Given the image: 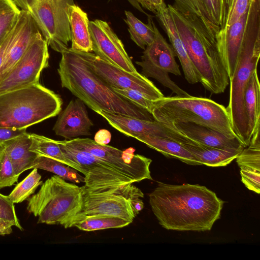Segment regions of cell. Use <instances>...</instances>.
<instances>
[{
  "label": "cell",
  "mask_w": 260,
  "mask_h": 260,
  "mask_svg": "<svg viewBox=\"0 0 260 260\" xmlns=\"http://www.w3.org/2000/svg\"><path fill=\"white\" fill-rule=\"evenodd\" d=\"M149 203L159 224L168 230L210 231L220 218L224 202L206 186L157 182Z\"/></svg>",
  "instance_id": "cell-1"
},
{
  "label": "cell",
  "mask_w": 260,
  "mask_h": 260,
  "mask_svg": "<svg viewBox=\"0 0 260 260\" xmlns=\"http://www.w3.org/2000/svg\"><path fill=\"white\" fill-rule=\"evenodd\" d=\"M61 54L57 72L61 86L93 111L154 120L147 111L116 93L92 72L76 50L68 48Z\"/></svg>",
  "instance_id": "cell-2"
},
{
  "label": "cell",
  "mask_w": 260,
  "mask_h": 260,
  "mask_svg": "<svg viewBox=\"0 0 260 260\" xmlns=\"http://www.w3.org/2000/svg\"><path fill=\"white\" fill-rule=\"evenodd\" d=\"M260 57V0H252L248 10L242 43L234 70L230 80V99L226 109L233 129L244 147L251 138L244 104L246 86L257 70Z\"/></svg>",
  "instance_id": "cell-3"
},
{
  "label": "cell",
  "mask_w": 260,
  "mask_h": 260,
  "mask_svg": "<svg viewBox=\"0 0 260 260\" xmlns=\"http://www.w3.org/2000/svg\"><path fill=\"white\" fill-rule=\"evenodd\" d=\"M178 32L200 78L212 94L224 92L229 77L218 52L216 41L195 20L167 6Z\"/></svg>",
  "instance_id": "cell-4"
},
{
  "label": "cell",
  "mask_w": 260,
  "mask_h": 260,
  "mask_svg": "<svg viewBox=\"0 0 260 260\" xmlns=\"http://www.w3.org/2000/svg\"><path fill=\"white\" fill-rule=\"evenodd\" d=\"M59 95L39 83L0 94V127L26 128L59 113Z\"/></svg>",
  "instance_id": "cell-5"
},
{
  "label": "cell",
  "mask_w": 260,
  "mask_h": 260,
  "mask_svg": "<svg viewBox=\"0 0 260 260\" xmlns=\"http://www.w3.org/2000/svg\"><path fill=\"white\" fill-rule=\"evenodd\" d=\"M151 114L164 125L192 123L217 131L231 139H238L226 108L209 99L164 96L155 103Z\"/></svg>",
  "instance_id": "cell-6"
},
{
  "label": "cell",
  "mask_w": 260,
  "mask_h": 260,
  "mask_svg": "<svg viewBox=\"0 0 260 260\" xmlns=\"http://www.w3.org/2000/svg\"><path fill=\"white\" fill-rule=\"evenodd\" d=\"M83 208L82 187L55 175L42 184L37 193L27 199L26 209L38 217V223L60 224L67 229Z\"/></svg>",
  "instance_id": "cell-7"
},
{
  "label": "cell",
  "mask_w": 260,
  "mask_h": 260,
  "mask_svg": "<svg viewBox=\"0 0 260 260\" xmlns=\"http://www.w3.org/2000/svg\"><path fill=\"white\" fill-rule=\"evenodd\" d=\"M20 10L28 12L36 23L48 45L61 53L69 48L71 34L69 6L74 0H13Z\"/></svg>",
  "instance_id": "cell-8"
},
{
  "label": "cell",
  "mask_w": 260,
  "mask_h": 260,
  "mask_svg": "<svg viewBox=\"0 0 260 260\" xmlns=\"http://www.w3.org/2000/svg\"><path fill=\"white\" fill-rule=\"evenodd\" d=\"M64 142L98 157L129 178L134 183L152 179L149 169L152 160L143 155L135 154V150L132 147L123 151L107 144H99L89 138H77Z\"/></svg>",
  "instance_id": "cell-9"
},
{
  "label": "cell",
  "mask_w": 260,
  "mask_h": 260,
  "mask_svg": "<svg viewBox=\"0 0 260 260\" xmlns=\"http://www.w3.org/2000/svg\"><path fill=\"white\" fill-rule=\"evenodd\" d=\"M82 214L113 216L131 223L138 215L134 204L144 197L142 191L133 183L111 187L100 192H88L82 187Z\"/></svg>",
  "instance_id": "cell-10"
},
{
  "label": "cell",
  "mask_w": 260,
  "mask_h": 260,
  "mask_svg": "<svg viewBox=\"0 0 260 260\" xmlns=\"http://www.w3.org/2000/svg\"><path fill=\"white\" fill-rule=\"evenodd\" d=\"M155 37L153 41L144 49L141 60L136 63L142 68L146 77L155 79L177 96L188 97L190 95L180 88L169 76V74L180 76L179 65L175 59L173 49L166 41L153 23Z\"/></svg>",
  "instance_id": "cell-11"
},
{
  "label": "cell",
  "mask_w": 260,
  "mask_h": 260,
  "mask_svg": "<svg viewBox=\"0 0 260 260\" xmlns=\"http://www.w3.org/2000/svg\"><path fill=\"white\" fill-rule=\"evenodd\" d=\"M66 157L77 164L84 175L86 191L100 192L111 187L133 183V181L90 153L58 141Z\"/></svg>",
  "instance_id": "cell-12"
},
{
  "label": "cell",
  "mask_w": 260,
  "mask_h": 260,
  "mask_svg": "<svg viewBox=\"0 0 260 260\" xmlns=\"http://www.w3.org/2000/svg\"><path fill=\"white\" fill-rule=\"evenodd\" d=\"M76 51L92 72L112 88L135 90L155 102L165 96L153 83L143 75L125 71L92 52Z\"/></svg>",
  "instance_id": "cell-13"
},
{
  "label": "cell",
  "mask_w": 260,
  "mask_h": 260,
  "mask_svg": "<svg viewBox=\"0 0 260 260\" xmlns=\"http://www.w3.org/2000/svg\"><path fill=\"white\" fill-rule=\"evenodd\" d=\"M47 41L39 32L27 51L0 82V94L39 83L42 70L48 67Z\"/></svg>",
  "instance_id": "cell-14"
},
{
  "label": "cell",
  "mask_w": 260,
  "mask_h": 260,
  "mask_svg": "<svg viewBox=\"0 0 260 260\" xmlns=\"http://www.w3.org/2000/svg\"><path fill=\"white\" fill-rule=\"evenodd\" d=\"M94 53L102 59L131 73H138L121 41L105 21L89 22Z\"/></svg>",
  "instance_id": "cell-15"
},
{
  "label": "cell",
  "mask_w": 260,
  "mask_h": 260,
  "mask_svg": "<svg viewBox=\"0 0 260 260\" xmlns=\"http://www.w3.org/2000/svg\"><path fill=\"white\" fill-rule=\"evenodd\" d=\"M96 113L105 119L113 127L127 137L134 138L138 135H148L170 139L181 144L196 143L180 132L155 120L141 119L104 111H98Z\"/></svg>",
  "instance_id": "cell-16"
},
{
  "label": "cell",
  "mask_w": 260,
  "mask_h": 260,
  "mask_svg": "<svg viewBox=\"0 0 260 260\" xmlns=\"http://www.w3.org/2000/svg\"><path fill=\"white\" fill-rule=\"evenodd\" d=\"M40 31L31 15L21 10L7 44L1 69L0 82L22 57Z\"/></svg>",
  "instance_id": "cell-17"
},
{
  "label": "cell",
  "mask_w": 260,
  "mask_h": 260,
  "mask_svg": "<svg viewBox=\"0 0 260 260\" xmlns=\"http://www.w3.org/2000/svg\"><path fill=\"white\" fill-rule=\"evenodd\" d=\"M172 6L198 22L213 38L223 25V0H173Z\"/></svg>",
  "instance_id": "cell-18"
},
{
  "label": "cell",
  "mask_w": 260,
  "mask_h": 260,
  "mask_svg": "<svg viewBox=\"0 0 260 260\" xmlns=\"http://www.w3.org/2000/svg\"><path fill=\"white\" fill-rule=\"evenodd\" d=\"M93 125L85 104L77 98L71 101L60 113L53 130L56 135L70 140L81 136L90 135Z\"/></svg>",
  "instance_id": "cell-19"
},
{
  "label": "cell",
  "mask_w": 260,
  "mask_h": 260,
  "mask_svg": "<svg viewBox=\"0 0 260 260\" xmlns=\"http://www.w3.org/2000/svg\"><path fill=\"white\" fill-rule=\"evenodd\" d=\"M248 12V10L236 22L221 29L216 38L217 49L229 79L234 72Z\"/></svg>",
  "instance_id": "cell-20"
},
{
  "label": "cell",
  "mask_w": 260,
  "mask_h": 260,
  "mask_svg": "<svg viewBox=\"0 0 260 260\" xmlns=\"http://www.w3.org/2000/svg\"><path fill=\"white\" fill-rule=\"evenodd\" d=\"M163 125L202 146L224 150H243L245 148L239 139H231L217 131L200 125L182 122Z\"/></svg>",
  "instance_id": "cell-21"
},
{
  "label": "cell",
  "mask_w": 260,
  "mask_h": 260,
  "mask_svg": "<svg viewBox=\"0 0 260 260\" xmlns=\"http://www.w3.org/2000/svg\"><path fill=\"white\" fill-rule=\"evenodd\" d=\"M156 16L168 36L175 55L179 59L185 79L190 84L200 82L199 76L178 32L168 7Z\"/></svg>",
  "instance_id": "cell-22"
},
{
  "label": "cell",
  "mask_w": 260,
  "mask_h": 260,
  "mask_svg": "<svg viewBox=\"0 0 260 260\" xmlns=\"http://www.w3.org/2000/svg\"><path fill=\"white\" fill-rule=\"evenodd\" d=\"M69 20L71 29V48L85 52L93 51L87 14L75 4L69 6Z\"/></svg>",
  "instance_id": "cell-23"
},
{
  "label": "cell",
  "mask_w": 260,
  "mask_h": 260,
  "mask_svg": "<svg viewBox=\"0 0 260 260\" xmlns=\"http://www.w3.org/2000/svg\"><path fill=\"white\" fill-rule=\"evenodd\" d=\"M134 138L166 157L177 159L190 165H199L192 154L177 141L148 135H138Z\"/></svg>",
  "instance_id": "cell-24"
},
{
  "label": "cell",
  "mask_w": 260,
  "mask_h": 260,
  "mask_svg": "<svg viewBox=\"0 0 260 260\" xmlns=\"http://www.w3.org/2000/svg\"><path fill=\"white\" fill-rule=\"evenodd\" d=\"M196 158L199 165L224 167L230 164L242 150H224L201 145L182 144Z\"/></svg>",
  "instance_id": "cell-25"
},
{
  "label": "cell",
  "mask_w": 260,
  "mask_h": 260,
  "mask_svg": "<svg viewBox=\"0 0 260 260\" xmlns=\"http://www.w3.org/2000/svg\"><path fill=\"white\" fill-rule=\"evenodd\" d=\"M31 144L29 134L14 139L5 145L16 174L30 169L38 154L29 150Z\"/></svg>",
  "instance_id": "cell-26"
},
{
  "label": "cell",
  "mask_w": 260,
  "mask_h": 260,
  "mask_svg": "<svg viewBox=\"0 0 260 260\" xmlns=\"http://www.w3.org/2000/svg\"><path fill=\"white\" fill-rule=\"evenodd\" d=\"M244 104L248 118V134L251 138L253 132L259 128L260 85L257 70L250 78L244 94Z\"/></svg>",
  "instance_id": "cell-27"
},
{
  "label": "cell",
  "mask_w": 260,
  "mask_h": 260,
  "mask_svg": "<svg viewBox=\"0 0 260 260\" xmlns=\"http://www.w3.org/2000/svg\"><path fill=\"white\" fill-rule=\"evenodd\" d=\"M131 223L122 218L103 214L85 215L82 212L71 222L69 228L76 227L87 232L122 228Z\"/></svg>",
  "instance_id": "cell-28"
},
{
  "label": "cell",
  "mask_w": 260,
  "mask_h": 260,
  "mask_svg": "<svg viewBox=\"0 0 260 260\" xmlns=\"http://www.w3.org/2000/svg\"><path fill=\"white\" fill-rule=\"evenodd\" d=\"M31 144L29 150L38 155L55 159L81 172L79 166L66 157L62 151L58 141L35 134H29Z\"/></svg>",
  "instance_id": "cell-29"
},
{
  "label": "cell",
  "mask_w": 260,
  "mask_h": 260,
  "mask_svg": "<svg viewBox=\"0 0 260 260\" xmlns=\"http://www.w3.org/2000/svg\"><path fill=\"white\" fill-rule=\"evenodd\" d=\"M131 39L140 48L145 49L154 40L155 31L152 17L148 16V23L145 24L128 11H125Z\"/></svg>",
  "instance_id": "cell-30"
},
{
  "label": "cell",
  "mask_w": 260,
  "mask_h": 260,
  "mask_svg": "<svg viewBox=\"0 0 260 260\" xmlns=\"http://www.w3.org/2000/svg\"><path fill=\"white\" fill-rule=\"evenodd\" d=\"M40 169L54 173L62 179L74 183L84 182V177L76 169L55 159L38 155L31 169Z\"/></svg>",
  "instance_id": "cell-31"
},
{
  "label": "cell",
  "mask_w": 260,
  "mask_h": 260,
  "mask_svg": "<svg viewBox=\"0 0 260 260\" xmlns=\"http://www.w3.org/2000/svg\"><path fill=\"white\" fill-rule=\"evenodd\" d=\"M247 147L244 148L236 158L239 167L260 171L259 129L253 133Z\"/></svg>",
  "instance_id": "cell-32"
},
{
  "label": "cell",
  "mask_w": 260,
  "mask_h": 260,
  "mask_svg": "<svg viewBox=\"0 0 260 260\" xmlns=\"http://www.w3.org/2000/svg\"><path fill=\"white\" fill-rule=\"evenodd\" d=\"M20 12L13 0H0V46L15 26Z\"/></svg>",
  "instance_id": "cell-33"
},
{
  "label": "cell",
  "mask_w": 260,
  "mask_h": 260,
  "mask_svg": "<svg viewBox=\"0 0 260 260\" xmlns=\"http://www.w3.org/2000/svg\"><path fill=\"white\" fill-rule=\"evenodd\" d=\"M41 177L38 173V169H33L32 171L19 183L8 195L10 199L14 204L20 203L27 200L43 183V181L41 180Z\"/></svg>",
  "instance_id": "cell-34"
},
{
  "label": "cell",
  "mask_w": 260,
  "mask_h": 260,
  "mask_svg": "<svg viewBox=\"0 0 260 260\" xmlns=\"http://www.w3.org/2000/svg\"><path fill=\"white\" fill-rule=\"evenodd\" d=\"M12 162L5 146L0 147V188L10 187L17 182Z\"/></svg>",
  "instance_id": "cell-35"
},
{
  "label": "cell",
  "mask_w": 260,
  "mask_h": 260,
  "mask_svg": "<svg viewBox=\"0 0 260 260\" xmlns=\"http://www.w3.org/2000/svg\"><path fill=\"white\" fill-rule=\"evenodd\" d=\"M114 90L132 103L151 113L156 102L150 100L140 92L132 89L112 88Z\"/></svg>",
  "instance_id": "cell-36"
},
{
  "label": "cell",
  "mask_w": 260,
  "mask_h": 260,
  "mask_svg": "<svg viewBox=\"0 0 260 260\" xmlns=\"http://www.w3.org/2000/svg\"><path fill=\"white\" fill-rule=\"evenodd\" d=\"M252 1L233 0L225 24L222 28L231 25L246 13L249 10Z\"/></svg>",
  "instance_id": "cell-37"
},
{
  "label": "cell",
  "mask_w": 260,
  "mask_h": 260,
  "mask_svg": "<svg viewBox=\"0 0 260 260\" xmlns=\"http://www.w3.org/2000/svg\"><path fill=\"white\" fill-rule=\"evenodd\" d=\"M0 218L13 222L15 226L20 230H23L17 216L14 203L8 196L0 193Z\"/></svg>",
  "instance_id": "cell-38"
},
{
  "label": "cell",
  "mask_w": 260,
  "mask_h": 260,
  "mask_svg": "<svg viewBox=\"0 0 260 260\" xmlns=\"http://www.w3.org/2000/svg\"><path fill=\"white\" fill-rule=\"evenodd\" d=\"M241 181L249 190L258 194L260 192V171L240 169Z\"/></svg>",
  "instance_id": "cell-39"
},
{
  "label": "cell",
  "mask_w": 260,
  "mask_h": 260,
  "mask_svg": "<svg viewBox=\"0 0 260 260\" xmlns=\"http://www.w3.org/2000/svg\"><path fill=\"white\" fill-rule=\"evenodd\" d=\"M27 133L26 128L0 127V147L7 143L24 136Z\"/></svg>",
  "instance_id": "cell-40"
},
{
  "label": "cell",
  "mask_w": 260,
  "mask_h": 260,
  "mask_svg": "<svg viewBox=\"0 0 260 260\" xmlns=\"http://www.w3.org/2000/svg\"><path fill=\"white\" fill-rule=\"evenodd\" d=\"M139 4L143 8L153 12L156 15L167 7L164 0H140Z\"/></svg>",
  "instance_id": "cell-41"
},
{
  "label": "cell",
  "mask_w": 260,
  "mask_h": 260,
  "mask_svg": "<svg viewBox=\"0 0 260 260\" xmlns=\"http://www.w3.org/2000/svg\"><path fill=\"white\" fill-rule=\"evenodd\" d=\"M111 135L105 129L98 131L95 135L94 141L101 145H107L110 141Z\"/></svg>",
  "instance_id": "cell-42"
},
{
  "label": "cell",
  "mask_w": 260,
  "mask_h": 260,
  "mask_svg": "<svg viewBox=\"0 0 260 260\" xmlns=\"http://www.w3.org/2000/svg\"><path fill=\"white\" fill-rule=\"evenodd\" d=\"M14 223L8 220L0 218V235L5 236L11 234Z\"/></svg>",
  "instance_id": "cell-43"
},
{
  "label": "cell",
  "mask_w": 260,
  "mask_h": 260,
  "mask_svg": "<svg viewBox=\"0 0 260 260\" xmlns=\"http://www.w3.org/2000/svg\"><path fill=\"white\" fill-rule=\"evenodd\" d=\"M232 1L233 0H223V25L222 28L225 24Z\"/></svg>",
  "instance_id": "cell-44"
},
{
  "label": "cell",
  "mask_w": 260,
  "mask_h": 260,
  "mask_svg": "<svg viewBox=\"0 0 260 260\" xmlns=\"http://www.w3.org/2000/svg\"><path fill=\"white\" fill-rule=\"evenodd\" d=\"M11 32H10V33H11ZM10 33L7 37V38H6V39L5 40V41H4L3 44L0 46V74H1V67L2 66L3 61L4 58L6 49L7 44L8 43L9 40Z\"/></svg>",
  "instance_id": "cell-45"
},
{
  "label": "cell",
  "mask_w": 260,
  "mask_h": 260,
  "mask_svg": "<svg viewBox=\"0 0 260 260\" xmlns=\"http://www.w3.org/2000/svg\"><path fill=\"white\" fill-rule=\"evenodd\" d=\"M135 8L141 12L144 13L146 15H148L143 10L140 4L137 1V0H127Z\"/></svg>",
  "instance_id": "cell-46"
},
{
  "label": "cell",
  "mask_w": 260,
  "mask_h": 260,
  "mask_svg": "<svg viewBox=\"0 0 260 260\" xmlns=\"http://www.w3.org/2000/svg\"><path fill=\"white\" fill-rule=\"evenodd\" d=\"M140 0H137V1L139 3V2L140 1Z\"/></svg>",
  "instance_id": "cell-47"
}]
</instances>
